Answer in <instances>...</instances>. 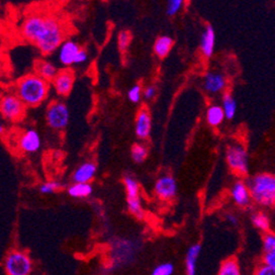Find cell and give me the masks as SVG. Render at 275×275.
Returning <instances> with one entry per match:
<instances>
[{"label":"cell","instance_id":"cell-2","mask_svg":"<svg viewBox=\"0 0 275 275\" xmlns=\"http://www.w3.org/2000/svg\"><path fill=\"white\" fill-rule=\"evenodd\" d=\"M49 94L50 82L35 73L22 77L16 84V95L20 98L25 107H38L47 100Z\"/></svg>","mask_w":275,"mask_h":275},{"label":"cell","instance_id":"cell-13","mask_svg":"<svg viewBox=\"0 0 275 275\" xmlns=\"http://www.w3.org/2000/svg\"><path fill=\"white\" fill-rule=\"evenodd\" d=\"M231 196L235 204L240 208H248L251 205L252 198L250 189L245 180L240 179L234 183L231 189Z\"/></svg>","mask_w":275,"mask_h":275},{"label":"cell","instance_id":"cell-6","mask_svg":"<svg viewBox=\"0 0 275 275\" xmlns=\"http://www.w3.org/2000/svg\"><path fill=\"white\" fill-rule=\"evenodd\" d=\"M123 182L125 186L128 212L135 216L137 219H143L145 217V211H144L142 204L140 183L130 174L124 176Z\"/></svg>","mask_w":275,"mask_h":275},{"label":"cell","instance_id":"cell-31","mask_svg":"<svg viewBox=\"0 0 275 275\" xmlns=\"http://www.w3.org/2000/svg\"><path fill=\"white\" fill-rule=\"evenodd\" d=\"M63 188V185L61 182L57 181H49L45 182L40 187V192L42 194H53L55 192H57L58 190H61Z\"/></svg>","mask_w":275,"mask_h":275},{"label":"cell","instance_id":"cell-16","mask_svg":"<svg viewBox=\"0 0 275 275\" xmlns=\"http://www.w3.org/2000/svg\"><path fill=\"white\" fill-rule=\"evenodd\" d=\"M150 132H152V117L149 111L146 108H143L137 113L135 120V133L141 141H146Z\"/></svg>","mask_w":275,"mask_h":275},{"label":"cell","instance_id":"cell-33","mask_svg":"<svg viewBox=\"0 0 275 275\" xmlns=\"http://www.w3.org/2000/svg\"><path fill=\"white\" fill-rule=\"evenodd\" d=\"M127 97H128V100L130 102L139 103L143 97V89L141 87V84H139V83L134 84V86L128 90Z\"/></svg>","mask_w":275,"mask_h":275},{"label":"cell","instance_id":"cell-25","mask_svg":"<svg viewBox=\"0 0 275 275\" xmlns=\"http://www.w3.org/2000/svg\"><path fill=\"white\" fill-rule=\"evenodd\" d=\"M221 108L224 110L225 116L227 120H233L236 113H237V101L232 94L226 93L222 96L221 99Z\"/></svg>","mask_w":275,"mask_h":275},{"label":"cell","instance_id":"cell-15","mask_svg":"<svg viewBox=\"0 0 275 275\" xmlns=\"http://www.w3.org/2000/svg\"><path fill=\"white\" fill-rule=\"evenodd\" d=\"M81 51V48L73 40H66L58 49V58L62 65L66 67L75 65L76 58Z\"/></svg>","mask_w":275,"mask_h":275},{"label":"cell","instance_id":"cell-11","mask_svg":"<svg viewBox=\"0 0 275 275\" xmlns=\"http://www.w3.org/2000/svg\"><path fill=\"white\" fill-rule=\"evenodd\" d=\"M203 88L208 96H216L224 93L227 88V79L219 71L209 70L203 78Z\"/></svg>","mask_w":275,"mask_h":275},{"label":"cell","instance_id":"cell-4","mask_svg":"<svg viewBox=\"0 0 275 275\" xmlns=\"http://www.w3.org/2000/svg\"><path fill=\"white\" fill-rule=\"evenodd\" d=\"M4 266L7 275H30L33 270V262L27 252L12 250L6 255Z\"/></svg>","mask_w":275,"mask_h":275},{"label":"cell","instance_id":"cell-34","mask_svg":"<svg viewBox=\"0 0 275 275\" xmlns=\"http://www.w3.org/2000/svg\"><path fill=\"white\" fill-rule=\"evenodd\" d=\"M253 275H275V267H272V266H268L266 264L261 263L254 270Z\"/></svg>","mask_w":275,"mask_h":275},{"label":"cell","instance_id":"cell-28","mask_svg":"<svg viewBox=\"0 0 275 275\" xmlns=\"http://www.w3.org/2000/svg\"><path fill=\"white\" fill-rule=\"evenodd\" d=\"M262 248L264 253L275 251V234L272 232L265 233L262 238Z\"/></svg>","mask_w":275,"mask_h":275},{"label":"cell","instance_id":"cell-3","mask_svg":"<svg viewBox=\"0 0 275 275\" xmlns=\"http://www.w3.org/2000/svg\"><path fill=\"white\" fill-rule=\"evenodd\" d=\"M247 183L250 189L252 202L261 207H275V174L268 172L257 173L251 176Z\"/></svg>","mask_w":275,"mask_h":275},{"label":"cell","instance_id":"cell-21","mask_svg":"<svg viewBox=\"0 0 275 275\" xmlns=\"http://www.w3.org/2000/svg\"><path fill=\"white\" fill-rule=\"evenodd\" d=\"M226 116L225 112L222 110L221 106H218V104H212L209 106L206 110V122L208 125H211L212 127H217L222 122L225 121Z\"/></svg>","mask_w":275,"mask_h":275},{"label":"cell","instance_id":"cell-30","mask_svg":"<svg viewBox=\"0 0 275 275\" xmlns=\"http://www.w3.org/2000/svg\"><path fill=\"white\" fill-rule=\"evenodd\" d=\"M130 41H132V34L129 31H121L117 36V44H119V49L121 52H126Z\"/></svg>","mask_w":275,"mask_h":275},{"label":"cell","instance_id":"cell-17","mask_svg":"<svg viewBox=\"0 0 275 275\" xmlns=\"http://www.w3.org/2000/svg\"><path fill=\"white\" fill-rule=\"evenodd\" d=\"M215 44H216L215 30L212 25L208 24L206 25L205 30L203 31L202 36H201V43H200L201 53L206 58L212 57L215 51Z\"/></svg>","mask_w":275,"mask_h":275},{"label":"cell","instance_id":"cell-20","mask_svg":"<svg viewBox=\"0 0 275 275\" xmlns=\"http://www.w3.org/2000/svg\"><path fill=\"white\" fill-rule=\"evenodd\" d=\"M58 71L60 70L57 69L55 65L49 61H38L35 64V74L50 83L54 80Z\"/></svg>","mask_w":275,"mask_h":275},{"label":"cell","instance_id":"cell-10","mask_svg":"<svg viewBox=\"0 0 275 275\" xmlns=\"http://www.w3.org/2000/svg\"><path fill=\"white\" fill-rule=\"evenodd\" d=\"M155 194L162 201H170L175 198L178 192L176 180L171 174H163L155 182Z\"/></svg>","mask_w":275,"mask_h":275},{"label":"cell","instance_id":"cell-26","mask_svg":"<svg viewBox=\"0 0 275 275\" xmlns=\"http://www.w3.org/2000/svg\"><path fill=\"white\" fill-rule=\"evenodd\" d=\"M217 275H241L238 261L235 258H229L222 261Z\"/></svg>","mask_w":275,"mask_h":275},{"label":"cell","instance_id":"cell-9","mask_svg":"<svg viewBox=\"0 0 275 275\" xmlns=\"http://www.w3.org/2000/svg\"><path fill=\"white\" fill-rule=\"evenodd\" d=\"M0 108L3 116L10 122L21 121L25 114V104L16 94L5 95Z\"/></svg>","mask_w":275,"mask_h":275},{"label":"cell","instance_id":"cell-35","mask_svg":"<svg viewBox=\"0 0 275 275\" xmlns=\"http://www.w3.org/2000/svg\"><path fill=\"white\" fill-rule=\"evenodd\" d=\"M262 263L266 264L268 266L275 267V251L264 253L263 257H262Z\"/></svg>","mask_w":275,"mask_h":275},{"label":"cell","instance_id":"cell-23","mask_svg":"<svg viewBox=\"0 0 275 275\" xmlns=\"http://www.w3.org/2000/svg\"><path fill=\"white\" fill-rule=\"evenodd\" d=\"M93 186L90 183H73L67 192L74 199H86L93 194Z\"/></svg>","mask_w":275,"mask_h":275},{"label":"cell","instance_id":"cell-12","mask_svg":"<svg viewBox=\"0 0 275 275\" xmlns=\"http://www.w3.org/2000/svg\"><path fill=\"white\" fill-rule=\"evenodd\" d=\"M75 83V74L71 69H62L52 81L55 93L60 97H67L73 90Z\"/></svg>","mask_w":275,"mask_h":275},{"label":"cell","instance_id":"cell-18","mask_svg":"<svg viewBox=\"0 0 275 275\" xmlns=\"http://www.w3.org/2000/svg\"><path fill=\"white\" fill-rule=\"evenodd\" d=\"M97 173V166L93 161L81 163L73 173L74 183H90Z\"/></svg>","mask_w":275,"mask_h":275},{"label":"cell","instance_id":"cell-37","mask_svg":"<svg viewBox=\"0 0 275 275\" xmlns=\"http://www.w3.org/2000/svg\"><path fill=\"white\" fill-rule=\"evenodd\" d=\"M88 61V53L86 50H82L79 52V54H78L77 58H76V62H75V65H81V64H84Z\"/></svg>","mask_w":275,"mask_h":275},{"label":"cell","instance_id":"cell-7","mask_svg":"<svg viewBox=\"0 0 275 275\" xmlns=\"http://www.w3.org/2000/svg\"><path fill=\"white\" fill-rule=\"evenodd\" d=\"M136 251V242L124 238L115 239L111 245V259L114 266L127 265L130 261L134 260Z\"/></svg>","mask_w":275,"mask_h":275},{"label":"cell","instance_id":"cell-36","mask_svg":"<svg viewBox=\"0 0 275 275\" xmlns=\"http://www.w3.org/2000/svg\"><path fill=\"white\" fill-rule=\"evenodd\" d=\"M157 89L155 86H147L145 89L143 90V97L145 98L146 100H152L156 97Z\"/></svg>","mask_w":275,"mask_h":275},{"label":"cell","instance_id":"cell-5","mask_svg":"<svg viewBox=\"0 0 275 275\" xmlns=\"http://www.w3.org/2000/svg\"><path fill=\"white\" fill-rule=\"evenodd\" d=\"M226 161L229 169L238 176L249 173V154L244 145L235 143L226 150Z\"/></svg>","mask_w":275,"mask_h":275},{"label":"cell","instance_id":"cell-8","mask_svg":"<svg viewBox=\"0 0 275 275\" xmlns=\"http://www.w3.org/2000/svg\"><path fill=\"white\" fill-rule=\"evenodd\" d=\"M69 110L66 104L61 100L52 102L47 110L48 125L54 130H63L69 123Z\"/></svg>","mask_w":275,"mask_h":275},{"label":"cell","instance_id":"cell-19","mask_svg":"<svg viewBox=\"0 0 275 275\" xmlns=\"http://www.w3.org/2000/svg\"><path fill=\"white\" fill-rule=\"evenodd\" d=\"M202 251V246L200 244L192 245L188 249L186 255V274L187 275H196V266H198V260Z\"/></svg>","mask_w":275,"mask_h":275},{"label":"cell","instance_id":"cell-1","mask_svg":"<svg viewBox=\"0 0 275 275\" xmlns=\"http://www.w3.org/2000/svg\"><path fill=\"white\" fill-rule=\"evenodd\" d=\"M21 34L25 40L36 45L43 55L58 51L65 42L63 25L54 17L31 15L24 19Z\"/></svg>","mask_w":275,"mask_h":275},{"label":"cell","instance_id":"cell-22","mask_svg":"<svg viewBox=\"0 0 275 275\" xmlns=\"http://www.w3.org/2000/svg\"><path fill=\"white\" fill-rule=\"evenodd\" d=\"M172 47H173V40L171 37L167 35L159 36L154 44V52L158 57L165 58L170 53Z\"/></svg>","mask_w":275,"mask_h":275},{"label":"cell","instance_id":"cell-27","mask_svg":"<svg viewBox=\"0 0 275 275\" xmlns=\"http://www.w3.org/2000/svg\"><path fill=\"white\" fill-rule=\"evenodd\" d=\"M130 156H132V159L136 163H142L147 158L148 149L145 145H144V144H141V143L134 144L132 150H130Z\"/></svg>","mask_w":275,"mask_h":275},{"label":"cell","instance_id":"cell-24","mask_svg":"<svg viewBox=\"0 0 275 275\" xmlns=\"http://www.w3.org/2000/svg\"><path fill=\"white\" fill-rule=\"evenodd\" d=\"M251 222L254 226V228H257L258 231L262 233H268L270 232V227H271V221L270 218L266 213L264 212H255L251 215Z\"/></svg>","mask_w":275,"mask_h":275},{"label":"cell","instance_id":"cell-32","mask_svg":"<svg viewBox=\"0 0 275 275\" xmlns=\"http://www.w3.org/2000/svg\"><path fill=\"white\" fill-rule=\"evenodd\" d=\"M183 5H185V2L183 0H170L167 4V15L169 17H173L176 14H179L181 9L183 8Z\"/></svg>","mask_w":275,"mask_h":275},{"label":"cell","instance_id":"cell-14","mask_svg":"<svg viewBox=\"0 0 275 275\" xmlns=\"http://www.w3.org/2000/svg\"><path fill=\"white\" fill-rule=\"evenodd\" d=\"M41 145V136L33 128L25 130L20 136V139H19V148L25 154H33L38 152Z\"/></svg>","mask_w":275,"mask_h":275},{"label":"cell","instance_id":"cell-38","mask_svg":"<svg viewBox=\"0 0 275 275\" xmlns=\"http://www.w3.org/2000/svg\"><path fill=\"white\" fill-rule=\"evenodd\" d=\"M225 219H226V221H227L228 224L231 225V226H237V225H238V222H239V219H238V217H237V215H235V214H233V213H228V214H226Z\"/></svg>","mask_w":275,"mask_h":275},{"label":"cell","instance_id":"cell-29","mask_svg":"<svg viewBox=\"0 0 275 275\" xmlns=\"http://www.w3.org/2000/svg\"><path fill=\"white\" fill-rule=\"evenodd\" d=\"M175 271L174 265L171 262H165L154 267L152 275H173Z\"/></svg>","mask_w":275,"mask_h":275}]
</instances>
